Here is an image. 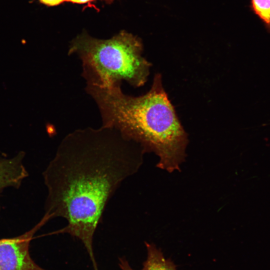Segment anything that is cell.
<instances>
[{"label":"cell","mask_w":270,"mask_h":270,"mask_svg":"<svg viewBox=\"0 0 270 270\" xmlns=\"http://www.w3.org/2000/svg\"><path fill=\"white\" fill-rule=\"evenodd\" d=\"M142 50L140 38L122 30L107 40L82 34L72 41L68 54L80 57L87 84L110 88L125 80L138 88L146 82L152 66Z\"/></svg>","instance_id":"cell-3"},{"label":"cell","mask_w":270,"mask_h":270,"mask_svg":"<svg viewBox=\"0 0 270 270\" xmlns=\"http://www.w3.org/2000/svg\"><path fill=\"white\" fill-rule=\"evenodd\" d=\"M252 8L270 33V0H251Z\"/></svg>","instance_id":"cell-7"},{"label":"cell","mask_w":270,"mask_h":270,"mask_svg":"<svg viewBox=\"0 0 270 270\" xmlns=\"http://www.w3.org/2000/svg\"><path fill=\"white\" fill-rule=\"evenodd\" d=\"M97 0H65V2H72V3L78 4H84L90 2H93ZM107 2H112L113 0H104Z\"/></svg>","instance_id":"cell-9"},{"label":"cell","mask_w":270,"mask_h":270,"mask_svg":"<svg viewBox=\"0 0 270 270\" xmlns=\"http://www.w3.org/2000/svg\"><path fill=\"white\" fill-rule=\"evenodd\" d=\"M40 4L48 6H56L65 2V0H37Z\"/></svg>","instance_id":"cell-8"},{"label":"cell","mask_w":270,"mask_h":270,"mask_svg":"<svg viewBox=\"0 0 270 270\" xmlns=\"http://www.w3.org/2000/svg\"><path fill=\"white\" fill-rule=\"evenodd\" d=\"M144 151L112 127L78 129L62 140L43 172L48 195L45 214L67 224L54 234L82 242L98 270L93 239L108 200L122 182L137 172Z\"/></svg>","instance_id":"cell-1"},{"label":"cell","mask_w":270,"mask_h":270,"mask_svg":"<svg viewBox=\"0 0 270 270\" xmlns=\"http://www.w3.org/2000/svg\"><path fill=\"white\" fill-rule=\"evenodd\" d=\"M49 220L44 214L29 230L16 236L0 239V270H47L32 258L30 246L35 234Z\"/></svg>","instance_id":"cell-4"},{"label":"cell","mask_w":270,"mask_h":270,"mask_svg":"<svg viewBox=\"0 0 270 270\" xmlns=\"http://www.w3.org/2000/svg\"><path fill=\"white\" fill-rule=\"evenodd\" d=\"M120 86L86 84V90L98 106L102 126L118 130L145 152L155 153L160 168L179 170L186 157L188 136L163 87L161 74H155L150 89L142 96L126 94Z\"/></svg>","instance_id":"cell-2"},{"label":"cell","mask_w":270,"mask_h":270,"mask_svg":"<svg viewBox=\"0 0 270 270\" xmlns=\"http://www.w3.org/2000/svg\"><path fill=\"white\" fill-rule=\"evenodd\" d=\"M24 157V152L10 158L0 157V194L6 188H19L28 176L23 164Z\"/></svg>","instance_id":"cell-5"},{"label":"cell","mask_w":270,"mask_h":270,"mask_svg":"<svg viewBox=\"0 0 270 270\" xmlns=\"http://www.w3.org/2000/svg\"><path fill=\"white\" fill-rule=\"evenodd\" d=\"M145 244L147 258L140 270H176L174 264L165 258L162 252L154 244L146 242ZM118 265L121 270H134L124 258L119 259Z\"/></svg>","instance_id":"cell-6"}]
</instances>
